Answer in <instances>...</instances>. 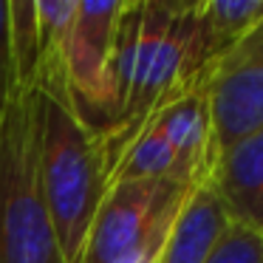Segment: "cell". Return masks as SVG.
I'll return each instance as SVG.
<instances>
[{
    "label": "cell",
    "instance_id": "2",
    "mask_svg": "<svg viewBox=\"0 0 263 263\" xmlns=\"http://www.w3.org/2000/svg\"><path fill=\"white\" fill-rule=\"evenodd\" d=\"M37 130H40V176L51 212L63 263H77L88 229L110 184V164L102 130L80 114L68 74H40Z\"/></svg>",
    "mask_w": 263,
    "mask_h": 263
},
{
    "label": "cell",
    "instance_id": "5",
    "mask_svg": "<svg viewBox=\"0 0 263 263\" xmlns=\"http://www.w3.org/2000/svg\"><path fill=\"white\" fill-rule=\"evenodd\" d=\"M195 184L122 181L110 184L88 229L77 263H116L136 249L170 212L184 204Z\"/></svg>",
    "mask_w": 263,
    "mask_h": 263
},
{
    "label": "cell",
    "instance_id": "10",
    "mask_svg": "<svg viewBox=\"0 0 263 263\" xmlns=\"http://www.w3.org/2000/svg\"><path fill=\"white\" fill-rule=\"evenodd\" d=\"M195 14L206 57L215 63L263 23V0H195Z\"/></svg>",
    "mask_w": 263,
    "mask_h": 263
},
{
    "label": "cell",
    "instance_id": "3",
    "mask_svg": "<svg viewBox=\"0 0 263 263\" xmlns=\"http://www.w3.org/2000/svg\"><path fill=\"white\" fill-rule=\"evenodd\" d=\"M40 176L37 93L20 85L0 125V263H60Z\"/></svg>",
    "mask_w": 263,
    "mask_h": 263
},
{
    "label": "cell",
    "instance_id": "11",
    "mask_svg": "<svg viewBox=\"0 0 263 263\" xmlns=\"http://www.w3.org/2000/svg\"><path fill=\"white\" fill-rule=\"evenodd\" d=\"M20 88L17 65H14V46H12V17H9V0H0V125Z\"/></svg>",
    "mask_w": 263,
    "mask_h": 263
},
{
    "label": "cell",
    "instance_id": "4",
    "mask_svg": "<svg viewBox=\"0 0 263 263\" xmlns=\"http://www.w3.org/2000/svg\"><path fill=\"white\" fill-rule=\"evenodd\" d=\"M212 164V119L206 82L161 108L110 167V184L178 181L198 184ZM108 184V187H110Z\"/></svg>",
    "mask_w": 263,
    "mask_h": 263
},
{
    "label": "cell",
    "instance_id": "1",
    "mask_svg": "<svg viewBox=\"0 0 263 263\" xmlns=\"http://www.w3.org/2000/svg\"><path fill=\"white\" fill-rule=\"evenodd\" d=\"M210 68L195 0H125L110 63L116 116L102 130L108 164L161 108L204 85Z\"/></svg>",
    "mask_w": 263,
    "mask_h": 263
},
{
    "label": "cell",
    "instance_id": "7",
    "mask_svg": "<svg viewBox=\"0 0 263 263\" xmlns=\"http://www.w3.org/2000/svg\"><path fill=\"white\" fill-rule=\"evenodd\" d=\"M206 99L212 119V159L263 127V23L212 63Z\"/></svg>",
    "mask_w": 263,
    "mask_h": 263
},
{
    "label": "cell",
    "instance_id": "6",
    "mask_svg": "<svg viewBox=\"0 0 263 263\" xmlns=\"http://www.w3.org/2000/svg\"><path fill=\"white\" fill-rule=\"evenodd\" d=\"M125 0H80L71 26L65 71L80 114L99 130H108L116 116L114 97V43Z\"/></svg>",
    "mask_w": 263,
    "mask_h": 263
},
{
    "label": "cell",
    "instance_id": "12",
    "mask_svg": "<svg viewBox=\"0 0 263 263\" xmlns=\"http://www.w3.org/2000/svg\"><path fill=\"white\" fill-rule=\"evenodd\" d=\"M206 263H263V238L232 223Z\"/></svg>",
    "mask_w": 263,
    "mask_h": 263
},
{
    "label": "cell",
    "instance_id": "13",
    "mask_svg": "<svg viewBox=\"0 0 263 263\" xmlns=\"http://www.w3.org/2000/svg\"><path fill=\"white\" fill-rule=\"evenodd\" d=\"M60 263H63V260H60Z\"/></svg>",
    "mask_w": 263,
    "mask_h": 263
},
{
    "label": "cell",
    "instance_id": "9",
    "mask_svg": "<svg viewBox=\"0 0 263 263\" xmlns=\"http://www.w3.org/2000/svg\"><path fill=\"white\" fill-rule=\"evenodd\" d=\"M232 227L223 201L218 198L210 181H198L187 193L170 232H167L164 249L159 263H206L223 235Z\"/></svg>",
    "mask_w": 263,
    "mask_h": 263
},
{
    "label": "cell",
    "instance_id": "8",
    "mask_svg": "<svg viewBox=\"0 0 263 263\" xmlns=\"http://www.w3.org/2000/svg\"><path fill=\"white\" fill-rule=\"evenodd\" d=\"M206 181L215 187L232 223L263 238V127L218 153Z\"/></svg>",
    "mask_w": 263,
    "mask_h": 263
}]
</instances>
